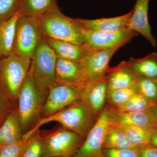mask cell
Segmentation results:
<instances>
[{
    "mask_svg": "<svg viewBox=\"0 0 157 157\" xmlns=\"http://www.w3.org/2000/svg\"><path fill=\"white\" fill-rule=\"evenodd\" d=\"M57 7L56 0H20L18 10L21 15L37 17Z\"/></svg>",
    "mask_w": 157,
    "mask_h": 157,
    "instance_id": "22",
    "label": "cell"
},
{
    "mask_svg": "<svg viewBox=\"0 0 157 157\" xmlns=\"http://www.w3.org/2000/svg\"><path fill=\"white\" fill-rule=\"evenodd\" d=\"M157 103L149 100L140 94L133 96L125 103L110 108L118 113L142 112L151 109Z\"/></svg>",
    "mask_w": 157,
    "mask_h": 157,
    "instance_id": "24",
    "label": "cell"
},
{
    "mask_svg": "<svg viewBox=\"0 0 157 157\" xmlns=\"http://www.w3.org/2000/svg\"><path fill=\"white\" fill-rule=\"evenodd\" d=\"M132 13V10L117 17L96 19H76L82 27L85 29L98 32H116L127 27Z\"/></svg>",
    "mask_w": 157,
    "mask_h": 157,
    "instance_id": "15",
    "label": "cell"
},
{
    "mask_svg": "<svg viewBox=\"0 0 157 157\" xmlns=\"http://www.w3.org/2000/svg\"><path fill=\"white\" fill-rule=\"evenodd\" d=\"M31 59L11 52L0 61V83L17 104L20 90L28 74Z\"/></svg>",
    "mask_w": 157,
    "mask_h": 157,
    "instance_id": "5",
    "label": "cell"
},
{
    "mask_svg": "<svg viewBox=\"0 0 157 157\" xmlns=\"http://www.w3.org/2000/svg\"><path fill=\"white\" fill-rule=\"evenodd\" d=\"M57 59V56L43 37L31 58L28 75L39 90L46 96L56 80Z\"/></svg>",
    "mask_w": 157,
    "mask_h": 157,
    "instance_id": "4",
    "label": "cell"
},
{
    "mask_svg": "<svg viewBox=\"0 0 157 157\" xmlns=\"http://www.w3.org/2000/svg\"><path fill=\"white\" fill-rule=\"evenodd\" d=\"M121 46L98 49L88 52L80 61L83 82L87 83L106 76L110 59Z\"/></svg>",
    "mask_w": 157,
    "mask_h": 157,
    "instance_id": "11",
    "label": "cell"
},
{
    "mask_svg": "<svg viewBox=\"0 0 157 157\" xmlns=\"http://www.w3.org/2000/svg\"><path fill=\"white\" fill-rule=\"evenodd\" d=\"M56 80L69 83H84L83 71L80 61L57 56Z\"/></svg>",
    "mask_w": 157,
    "mask_h": 157,
    "instance_id": "16",
    "label": "cell"
},
{
    "mask_svg": "<svg viewBox=\"0 0 157 157\" xmlns=\"http://www.w3.org/2000/svg\"><path fill=\"white\" fill-rule=\"evenodd\" d=\"M17 106L0 83V127Z\"/></svg>",
    "mask_w": 157,
    "mask_h": 157,
    "instance_id": "29",
    "label": "cell"
},
{
    "mask_svg": "<svg viewBox=\"0 0 157 157\" xmlns=\"http://www.w3.org/2000/svg\"><path fill=\"white\" fill-rule=\"evenodd\" d=\"M84 83H72L56 81L48 90L42 108V118L53 115L80 100Z\"/></svg>",
    "mask_w": 157,
    "mask_h": 157,
    "instance_id": "7",
    "label": "cell"
},
{
    "mask_svg": "<svg viewBox=\"0 0 157 157\" xmlns=\"http://www.w3.org/2000/svg\"><path fill=\"white\" fill-rule=\"evenodd\" d=\"M31 136L24 134L16 143L0 149V157H21L28 145Z\"/></svg>",
    "mask_w": 157,
    "mask_h": 157,
    "instance_id": "28",
    "label": "cell"
},
{
    "mask_svg": "<svg viewBox=\"0 0 157 157\" xmlns=\"http://www.w3.org/2000/svg\"><path fill=\"white\" fill-rule=\"evenodd\" d=\"M41 133L39 130L32 134L29 141L21 157H42Z\"/></svg>",
    "mask_w": 157,
    "mask_h": 157,
    "instance_id": "30",
    "label": "cell"
},
{
    "mask_svg": "<svg viewBox=\"0 0 157 157\" xmlns=\"http://www.w3.org/2000/svg\"><path fill=\"white\" fill-rule=\"evenodd\" d=\"M135 147L119 127L109 125L107 129L103 149H123Z\"/></svg>",
    "mask_w": 157,
    "mask_h": 157,
    "instance_id": "23",
    "label": "cell"
},
{
    "mask_svg": "<svg viewBox=\"0 0 157 157\" xmlns=\"http://www.w3.org/2000/svg\"><path fill=\"white\" fill-rule=\"evenodd\" d=\"M110 109V125L139 127L151 131L157 128L156 122L150 109L142 112L126 113L117 112L111 108Z\"/></svg>",
    "mask_w": 157,
    "mask_h": 157,
    "instance_id": "14",
    "label": "cell"
},
{
    "mask_svg": "<svg viewBox=\"0 0 157 157\" xmlns=\"http://www.w3.org/2000/svg\"><path fill=\"white\" fill-rule=\"evenodd\" d=\"M108 91L128 87L134 84L136 76L126 64L121 62L114 67H109L106 74Z\"/></svg>",
    "mask_w": 157,
    "mask_h": 157,
    "instance_id": "17",
    "label": "cell"
},
{
    "mask_svg": "<svg viewBox=\"0 0 157 157\" xmlns=\"http://www.w3.org/2000/svg\"><path fill=\"white\" fill-rule=\"evenodd\" d=\"M21 14L17 12L9 19L0 22V57L4 58L12 52L17 21Z\"/></svg>",
    "mask_w": 157,
    "mask_h": 157,
    "instance_id": "21",
    "label": "cell"
},
{
    "mask_svg": "<svg viewBox=\"0 0 157 157\" xmlns=\"http://www.w3.org/2000/svg\"><path fill=\"white\" fill-rule=\"evenodd\" d=\"M41 136L42 157L74 156L85 140L62 126Z\"/></svg>",
    "mask_w": 157,
    "mask_h": 157,
    "instance_id": "6",
    "label": "cell"
},
{
    "mask_svg": "<svg viewBox=\"0 0 157 157\" xmlns=\"http://www.w3.org/2000/svg\"><path fill=\"white\" fill-rule=\"evenodd\" d=\"M119 128L123 131L129 141L134 146L150 143L152 131L139 127L124 126Z\"/></svg>",
    "mask_w": 157,
    "mask_h": 157,
    "instance_id": "26",
    "label": "cell"
},
{
    "mask_svg": "<svg viewBox=\"0 0 157 157\" xmlns=\"http://www.w3.org/2000/svg\"><path fill=\"white\" fill-rule=\"evenodd\" d=\"M150 144L157 147V128L151 132Z\"/></svg>",
    "mask_w": 157,
    "mask_h": 157,
    "instance_id": "34",
    "label": "cell"
},
{
    "mask_svg": "<svg viewBox=\"0 0 157 157\" xmlns=\"http://www.w3.org/2000/svg\"><path fill=\"white\" fill-rule=\"evenodd\" d=\"M104 157H140L136 147L133 148L103 149Z\"/></svg>",
    "mask_w": 157,
    "mask_h": 157,
    "instance_id": "32",
    "label": "cell"
},
{
    "mask_svg": "<svg viewBox=\"0 0 157 157\" xmlns=\"http://www.w3.org/2000/svg\"><path fill=\"white\" fill-rule=\"evenodd\" d=\"M82 33L84 38L83 45L87 47L90 52L123 46L139 35L127 27L113 32L90 31L82 28Z\"/></svg>",
    "mask_w": 157,
    "mask_h": 157,
    "instance_id": "10",
    "label": "cell"
},
{
    "mask_svg": "<svg viewBox=\"0 0 157 157\" xmlns=\"http://www.w3.org/2000/svg\"><path fill=\"white\" fill-rule=\"evenodd\" d=\"M108 82L107 76L85 83L81 99L99 117L107 103Z\"/></svg>",
    "mask_w": 157,
    "mask_h": 157,
    "instance_id": "12",
    "label": "cell"
},
{
    "mask_svg": "<svg viewBox=\"0 0 157 157\" xmlns=\"http://www.w3.org/2000/svg\"><path fill=\"white\" fill-rule=\"evenodd\" d=\"M43 37L37 17L21 15L17 21L12 52L31 59Z\"/></svg>",
    "mask_w": 157,
    "mask_h": 157,
    "instance_id": "8",
    "label": "cell"
},
{
    "mask_svg": "<svg viewBox=\"0 0 157 157\" xmlns=\"http://www.w3.org/2000/svg\"><path fill=\"white\" fill-rule=\"evenodd\" d=\"M136 77L157 80V53L152 52L142 58H131L125 61Z\"/></svg>",
    "mask_w": 157,
    "mask_h": 157,
    "instance_id": "18",
    "label": "cell"
},
{
    "mask_svg": "<svg viewBox=\"0 0 157 157\" xmlns=\"http://www.w3.org/2000/svg\"><path fill=\"white\" fill-rule=\"evenodd\" d=\"M149 2L150 0H136L127 28L142 35L152 46L156 47L157 41L151 33L148 20Z\"/></svg>",
    "mask_w": 157,
    "mask_h": 157,
    "instance_id": "13",
    "label": "cell"
},
{
    "mask_svg": "<svg viewBox=\"0 0 157 157\" xmlns=\"http://www.w3.org/2000/svg\"><path fill=\"white\" fill-rule=\"evenodd\" d=\"M43 37L82 45L84 38L82 27L76 19L62 13L58 7L37 17Z\"/></svg>",
    "mask_w": 157,
    "mask_h": 157,
    "instance_id": "2",
    "label": "cell"
},
{
    "mask_svg": "<svg viewBox=\"0 0 157 157\" xmlns=\"http://www.w3.org/2000/svg\"><path fill=\"white\" fill-rule=\"evenodd\" d=\"M110 107L107 104L74 157H104L103 144L110 125Z\"/></svg>",
    "mask_w": 157,
    "mask_h": 157,
    "instance_id": "9",
    "label": "cell"
},
{
    "mask_svg": "<svg viewBox=\"0 0 157 157\" xmlns=\"http://www.w3.org/2000/svg\"><path fill=\"white\" fill-rule=\"evenodd\" d=\"M150 111L154 117L157 124V104L151 107V109H150Z\"/></svg>",
    "mask_w": 157,
    "mask_h": 157,
    "instance_id": "35",
    "label": "cell"
},
{
    "mask_svg": "<svg viewBox=\"0 0 157 157\" xmlns=\"http://www.w3.org/2000/svg\"><path fill=\"white\" fill-rule=\"evenodd\" d=\"M20 0H0V22L9 19L18 10Z\"/></svg>",
    "mask_w": 157,
    "mask_h": 157,
    "instance_id": "31",
    "label": "cell"
},
{
    "mask_svg": "<svg viewBox=\"0 0 157 157\" xmlns=\"http://www.w3.org/2000/svg\"><path fill=\"white\" fill-rule=\"evenodd\" d=\"M98 117L88 106L79 100L53 115L41 119L36 126L27 133L32 135L43 125L56 122L85 139Z\"/></svg>",
    "mask_w": 157,
    "mask_h": 157,
    "instance_id": "1",
    "label": "cell"
},
{
    "mask_svg": "<svg viewBox=\"0 0 157 157\" xmlns=\"http://www.w3.org/2000/svg\"><path fill=\"white\" fill-rule=\"evenodd\" d=\"M23 135L17 108L0 127V149L18 142Z\"/></svg>",
    "mask_w": 157,
    "mask_h": 157,
    "instance_id": "19",
    "label": "cell"
},
{
    "mask_svg": "<svg viewBox=\"0 0 157 157\" xmlns=\"http://www.w3.org/2000/svg\"><path fill=\"white\" fill-rule=\"evenodd\" d=\"M140 157H157V147L151 144L136 146Z\"/></svg>",
    "mask_w": 157,
    "mask_h": 157,
    "instance_id": "33",
    "label": "cell"
},
{
    "mask_svg": "<svg viewBox=\"0 0 157 157\" xmlns=\"http://www.w3.org/2000/svg\"><path fill=\"white\" fill-rule=\"evenodd\" d=\"M74 157V156H60V157Z\"/></svg>",
    "mask_w": 157,
    "mask_h": 157,
    "instance_id": "36",
    "label": "cell"
},
{
    "mask_svg": "<svg viewBox=\"0 0 157 157\" xmlns=\"http://www.w3.org/2000/svg\"><path fill=\"white\" fill-rule=\"evenodd\" d=\"M45 41L59 57L80 61L89 52L85 45H78L70 42L45 38Z\"/></svg>",
    "mask_w": 157,
    "mask_h": 157,
    "instance_id": "20",
    "label": "cell"
},
{
    "mask_svg": "<svg viewBox=\"0 0 157 157\" xmlns=\"http://www.w3.org/2000/svg\"><path fill=\"white\" fill-rule=\"evenodd\" d=\"M138 94H139V90L135 82L128 87L108 91L107 104L111 107L119 106Z\"/></svg>",
    "mask_w": 157,
    "mask_h": 157,
    "instance_id": "25",
    "label": "cell"
},
{
    "mask_svg": "<svg viewBox=\"0 0 157 157\" xmlns=\"http://www.w3.org/2000/svg\"><path fill=\"white\" fill-rule=\"evenodd\" d=\"M135 83L140 94L157 103V80L136 77Z\"/></svg>",
    "mask_w": 157,
    "mask_h": 157,
    "instance_id": "27",
    "label": "cell"
},
{
    "mask_svg": "<svg viewBox=\"0 0 157 157\" xmlns=\"http://www.w3.org/2000/svg\"><path fill=\"white\" fill-rule=\"evenodd\" d=\"M46 98L28 74L17 98V110L23 135L33 130L42 119V108Z\"/></svg>",
    "mask_w": 157,
    "mask_h": 157,
    "instance_id": "3",
    "label": "cell"
}]
</instances>
